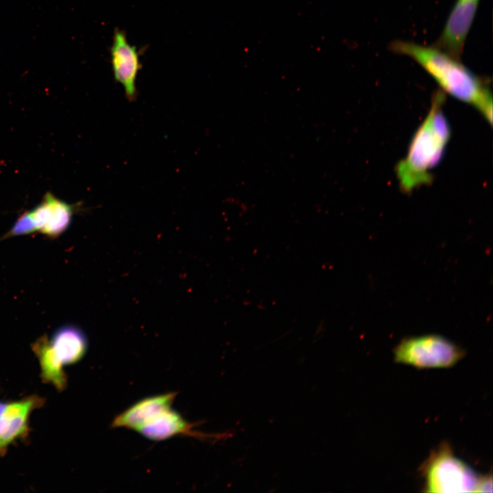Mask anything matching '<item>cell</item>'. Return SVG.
<instances>
[{
    "instance_id": "obj_1",
    "label": "cell",
    "mask_w": 493,
    "mask_h": 493,
    "mask_svg": "<svg viewBox=\"0 0 493 493\" xmlns=\"http://www.w3.org/2000/svg\"><path fill=\"white\" fill-rule=\"evenodd\" d=\"M389 48L416 62L444 90L455 99L473 105L492 125V97L488 83L462 62L433 45L395 40Z\"/></svg>"
},
{
    "instance_id": "obj_2",
    "label": "cell",
    "mask_w": 493,
    "mask_h": 493,
    "mask_svg": "<svg viewBox=\"0 0 493 493\" xmlns=\"http://www.w3.org/2000/svg\"><path fill=\"white\" fill-rule=\"evenodd\" d=\"M444 95L434 94L430 110L410 142L405 157L395 168L401 190L409 193L433 180L432 170L442 160L451 138L444 114Z\"/></svg>"
},
{
    "instance_id": "obj_3",
    "label": "cell",
    "mask_w": 493,
    "mask_h": 493,
    "mask_svg": "<svg viewBox=\"0 0 493 493\" xmlns=\"http://www.w3.org/2000/svg\"><path fill=\"white\" fill-rule=\"evenodd\" d=\"M31 346L38 359L43 381L62 390L66 385L64 366L75 364L84 357L88 341L81 329L65 325L58 328L50 339L43 335Z\"/></svg>"
},
{
    "instance_id": "obj_4",
    "label": "cell",
    "mask_w": 493,
    "mask_h": 493,
    "mask_svg": "<svg viewBox=\"0 0 493 493\" xmlns=\"http://www.w3.org/2000/svg\"><path fill=\"white\" fill-rule=\"evenodd\" d=\"M422 472L428 492H476L480 477L447 444L430 455Z\"/></svg>"
},
{
    "instance_id": "obj_5",
    "label": "cell",
    "mask_w": 493,
    "mask_h": 493,
    "mask_svg": "<svg viewBox=\"0 0 493 493\" xmlns=\"http://www.w3.org/2000/svg\"><path fill=\"white\" fill-rule=\"evenodd\" d=\"M464 355L460 346L435 334L405 338L394 349L396 362L418 368L451 367Z\"/></svg>"
},
{
    "instance_id": "obj_6",
    "label": "cell",
    "mask_w": 493,
    "mask_h": 493,
    "mask_svg": "<svg viewBox=\"0 0 493 493\" xmlns=\"http://www.w3.org/2000/svg\"><path fill=\"white\" fill-rule=\"evenodd\" d=\"M479 0H457L434 47L461 60Z\"/></svg>"
},
{
    "instance_id": "obj_7",
    "label": "cell",
    "mask_w": 493,
    "mask_h": 493,
    "mask_svg": "<svg viewBox=\"0 0 493 493\" xmlns=\"http://www.w3.org/2000/svg\"><path fill=\"white\" fill-rule=\"evenodd\" d=\"M110 52L114 79L123 87L127 99L133 101L137 97L136 81L142 68L140 52L129 43L126 33L118 28L114 29Z\"/></svg>"
},
{
    "instance_id": "obj_8",
    "label": "cell",
    "mask_w": 493,
    "mask_h": 493,
    "mask_svg": "<svg viewBox=\"0 0 493 493\" xmlns=\"http://www.w3.org/2000/svg\"><path fill=\"white\" fill-rule=\"evenodd\" d=\"M43 404V399L30 396L20 401H0V456L17 440L27 437L31 414Z\"/></svg>"
},
{
    "instance_id": "obj_9",
    "label": "cell",
    "mask_w": 493,
    "mask_h": 493,
    "mask_svg": "<svg viewBox=\"0 0 493 493\" xmlns=\"http://www.w3.org/2000/svg\"><path fill=\"white\" fill-rule=\"evenodd\" d=\"M80 203L70 204L47 192L42 201L29 210L37 232L56 238L70 226Z\"/></svg>"
},
{
    "instance_id": "obj_10",
    "label": "cell",
    "mask_w": 493,
    "mask_h": 493,
    "mask_svg": "<svg viewBox=\"0 0 493 493\" xmlns=\"http://www.w3.org/2000/svg\"><path fill=\"white\" fill-rule=\"evenodd\" d=\"M177 392H168L144 399L116 416L112 422L114 428L138 431L160 414L171 409Z\"/></svg>"
},
{
    "instance_id": "obj_11",
    "label": "cell",
    "mask_w": 493,
    "mask_h": 493,
    "mask_svg": "<svg viewBox=\"0 0 493 493\" xmlns=\"http://www.w3.org/2000/svg\"><path fill=\"white\" fill-rule=\"evenodd\" d=\"M137 431L155 441L164 440L178 435L203 437L201 433L194 430L193 424L171 409L160 414Z\"/></svg>"
},
{
    "instance_id": "obj_12",
    "label": "cell",
    "mask_w": 493,
    "mask_h": 493,
    "mask_svg": "<svg viewBox=\"0 0 493 493\" xmlns=\"http://www.w3.org/2000/svg\"><path fill=\"white\" fill-rule=\"evenodd\" d=\"M37 232L30 211L22 213L13 224L11 229L0 238V241L19 236H27Z\"/></svg>"
},
{
    "instance_id": "obj_13",
    "label": "cell",
    "mask_w": 493,
    "mask_h": 493,
    "mask_svg": "<svg viewBox=\"0 0 493 493\" xmlns=\"http://www.w3.org/2000/svg\"><path fill=\"white\" fill-rule=\"evenodd\" d=\"M492 492V475H485L479 477L476 492Z\"/></svg>"
}]
</instances>
